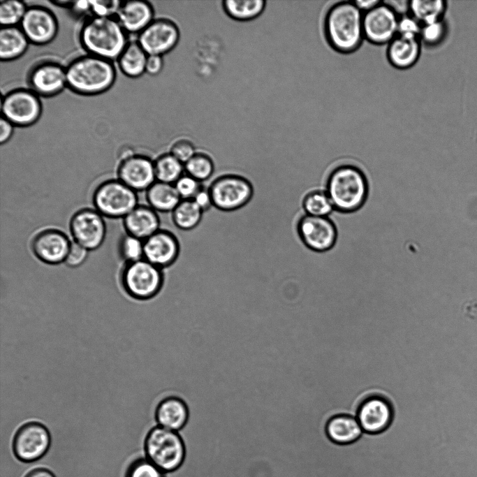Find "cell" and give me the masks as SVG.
I'll list each match as a JSON object with an SVG mask.
<instances>
[{"label": "cell", "mask_w": 477, "mask_h": 477, "mask_svg": "<svg viewBox=\"0 0 477 477\" xmlns=\"http://www.w3.org/2000/svg\"><path fill=\"white\" fill-rule=\"evenodd\" d=\"M325 32L336 50L348 53L358 48L364 37L363 13L353 1H339L328 11Z\"/></svg>", "instance_id": "6da1fadb"}, {"label": "cell", "mask_w": 477, "mask_h": 477, "mask_svg": "<svg viewBox=\"0 0 477 477\" xmlns=\"http://www.w3.org/2000/svg\"><path fill=\"white\" fill-rule=\"evenodd\" d=\"M334 209L340 212H353L360 208L368 193L364 173L357 167L344 165L330 173L326 184Z\"/></svg>", "instance_id": "7a4b0ae2"}, {"label": "cell", "mask_w": 477, "mask_h": 477, "mask_svg": "<svg viewBox=\"0 0 477 477\" xmlns=\"http://www.w3.org/2000/svg\"><path fill=\"white\" fill-rule=\"evenodd\" d=\"M80 41L91 54L108 60L119 58L126 46L124 30L112 17H94L80 32Z\"/></svg>", "instance_id": "3957f363"}, {"label": "cell", "mask_w": 477, "mask_h": 477, "mask_svg": "<svg viewBox=\"0 0 477 477\" xmlns=\"http://www.w3.org/2000/svg\"><path fill=\"white\" fill-rule=\"evenodd\" d=\"M65 70L66 84L82 94L105 91L115 80V69L110 61L92 54L78 58Z\"/></svg>", "instance_id": "277c9868"}, {"label": "cell", "mask_w": 477, "mask_h": 477, "mask_svg": "<svg viewBox=\"0 0 477 477\" xmlns=\"http://www.w3.org/2000/svg\"><path fill=\"white\" fill-rule=\"evenodd\" d=\"M146 458L164 473L179 469L186 458V445L181 434L156 425L147 433Z\"/></svg>", "instance_id": "5b68a950"}, {"label": "cell", "mask_w": 477, "mask_h": 477, "mask_svg": "<svg viewBox=\"0 0 477 477\" xmlns=\"http://www.w3.org/2000/svg\"><path fill=\"white\" fill-rule=\"evenodd\" d=\"M125 293L138 300H149L159 294L164 284L163 270L147 260L125 263L120 275Z\"/></svg>", "instance_id": "8992f818"}, {"label": "cell", "mask_w": 477, "mask_h": 477, "mask_svg": "<svg viewBox=\"0 0 477 477\" xmlns=\"http://www.w3.org/2000/svg\"><path fill=\"white\" fill-rule=\"evenodd\" d=\"M92 202L95 210L110 219H123L138 205L137 192L117 178L99 184Z\"/></svg>", "instance_id": "52a82bcc"}, {"label": "cell", "mask_w": 477, "mask_h": 477, "mask_svg": "<svg viewBox=\"0 0 477 477\" xmlns=\"http://www.w3.org/2000/svg\"><path fill=\"white\" fill-rule=\"evenodd\" d=\"M213 207L223 212L242 208L252 199L254 189L245 177L237 174L221 175L208 186Z\"/></svg>", "instance_id": "ba28073f"}, {"label": "cell", "mask_w": 477, "mask_h": 477, "mask_svg": "<svg viewBox=\"0 0 477 477\" xmlns=\"http://www.w3.org/2000/svg\"><path fill=\"white\" fill-rule=\"evenodd\" d=\"M51 444L49 430L38 421H29L22 425L15 433L12 448L15 456L24 462L41 459Z\"/></svg>", "instance_id": "9c48e42d"}, {"label": "cell", "mask_w": 477, "mask_h": 477, "mask_svg": "<svg viewBox=\"0 0 477 477\" xmlns=\"http://www.w3.org/2000/svg\"><path fill=\"white\" fill-rule=\"evenodd\" d=\"M104 217L96 210L82 208L76 211L69 221V230L73 242L88 251L99 248L106 235Z\"/></svg>", "instance_id": "30bf717a"}, {"label": "cell", "mask_w": 477, "mask_h": 477, "mask_svg": "<svg viewBox=\"0 0 477 477\" xmlns=\"http://www.w3.org/2000/svg\"><path fill=\"white\" fill-rule=\"evenodd\" d=\"M297 232L303 244L316 252L330 250L337 237L336 226L327 217L304 215L298 221Z\"/></svg>", "instance_id": "8fae6325"}, {"label": "cell", "mask_w": 477, "mask_h": 477, "mask_svg": "<svg viewBox=\"0 0 477 477\" xmlns=\"http://www.w3.org/2000/svg\"><path fill=\"white\" fill-rule=\"evenodd\" d=\"M399 16L383 1L363 14L364 37L376 45L388 44L397 35Z\"/></svg>", "instance_id": "7c38bea8"}, {"label": "cell", "mask_w": 477, "mask_h": 477, "mask_svg": "<svg viewBox=\"0 0 477 477\" xmlns=\"http://www.w3.org/2000/svg\"><path fill=\"white\" fill-rule=\"evenodd\" d=\"M179 38V29L174 22L159 19L140 32L138 43L147 55L162 56L175 47Z\"/></svg>", "instance_id": "4fadbf2b"}, {"label": "cell", "mask_w": 477, "mask_h": 477, "mask_svg": "<svg viewBox=\"0 0 477 477\" xmlns=\"http://www.w3.org/2000/svg\"><path fill=\"white\" fill-rule=\"evenodd\" d=\"M1 109L6 119L13 124L24 126L34 123L38 118L41 105L35 94L18 89L4 96Z\"/></svg>", "instance_id": "5bb4252c"}, {"label": "cell", "mask_w": 477, "mask_h": 477, "mask_svg": "<svg viewBox=\"0 0 477 477\" xmlns=\"http://www.w3.org/2000/svg\"><path fill=\"white\" fill-rule=\"evenodd\" d=\"M71 242L63 231L57 228H45L33 237L31 249L41 262L58 265L64 263Z\"/></svg>", "instance_id": "9a60e30c"}, {"label": "cell", "mask_w": 477, "mask_h": 477, "mask_svg": "<svg viewBox=\"0 0 477 477\" xmlns=\"http://www.w3.org/2000/svg\"><path fill=\"white\" fill-rule=\"evenodd\" d=\"M394 416L390 402L381 395L366 398L358 409L356 418L365 433L379 434L386 430Z\"/></svg>", "instance_id": "2e32d148"}, {"label": "cell", "mask_w": 477, "mask_h": 477, "mask_svg": "<svg viewBox=\"0 0 477 477\" xmlns=\"http://www.w3.org/2000/svg\"><path fill=\"white\" fill-rule=\"evenodd\" d=\"M117 179L135 191H147L156 179L154 163L144 155L134 154L121 160Z\"/></svg>", "instance_id": "e0dca14e"}, {"label": "cell", "mask_w": 477, "mask_h": 477, "mask_svg": "<svg viewBox=\"0 0 477 477\" xmlns=\"http://www.w3.org/2000/svg\"><path fill=\"white\" fill-rule=\"evenodd\" d=\"M143 244L144 259L162 270L174 264L179 255V242L168 230H159L143 240Z\"/></svg>", "instance_id": "ac0fdd59"}, {"label": "cell", "mask_w": 477, "mask_h": 477, "mask_svg": "<svg viewBox=\"0 0 477 477\" xmlns=\"http://www.w3.org/2000/svg\"><path fill=\"white\" fill-rule=\"evenodd\" d=\"M20 29L29 41L43 44L54 38L57 26L55 17L50 11L34 6L27 9L20 22Z\"/></svg>", "instance_id": "d6986e66"}, {"label": "cell", "mask_w": 477, "mask_h": 477, "mask_svg": "<svg viewBox=\"0 0 477 477\" xmlns=\"http://www.w3.org/2000/svg\"><path fill=\"white\" fill-rule=\"evenodd\" d=\"M189 416L186 402L175 395L161 399L154 411V420L157 425L178 432L186 427Z\"/></svg>", "instance_id": "ffe728a7"}, {"label": "cell", "mask_w": 477, "mask_h": 477, "mask_svg": "<svg viewBox=\"0 0 477 477\" xmlns=\"http://www.w3.org/2000/svg\"><path fill=\"white\" fill-rule=\"evenodd\" d=\"M123 225L126 233L142 240L161 229L158 212L145 205H138L123 218Z\"/></svg>", "instance_id": "44dd1931"}, {"label": "cell", "mask_w": 477, "mask_h": 477, "mask_svg": "<svg viewBox=\"0 0 477 477\" xmlns=\"http://www.w3.org/2000/svg\"><path fill=\"white\" fill-rule=\"evenodd\" d=\"M29 82L33 89L40 94H54L66 84V70L55 63L41 64L33 69Z\"/></svg>", "instance_id": "7402d4cb"}, {"label": "cell", "mask_w": 477, "mask_h": 477, "mask_svg": "<svg viewBox=\"0 0 477 477\" xmlns=\"http://www.w3.org/2000/svg\"><path fill=\"white\" fill-rule=\"evenodd\" d=\"M117 20L124 31L135 33L142 31L153 20L151 5L144 1H129L122 3Z\"/></svg>", "instance_id": "603a6c76"}, {"label": "cell", "mask_w": 477, "mask_h": 477, "mask_svg": "<svg viewBox=\"0 0 477 477\" xmlns=\"http://www.w3.org/2000/svg\"><path fill=\"white\" fill-rule=\"evenodd\" d=\"M420 50L421 42L419 38L397 35L388 43L387 57L394 67L405 69L416 64L420 57Z\"/></svg>", "instance_id": "cb8c5ba5"}, {"label": "cell", "mask_w": 477, "mask_h": 477, "mask_svg": "<svg viewBox=\"0 0 477 477\" xmlns=\"http://www.w3.org/2000/svg\"><path fill=\"white\" fill-rule=\"evenodd\" d=\"M356 417L339 414L331 418L326 425L329 439L337 444H350L357 441L363 434Z\"/></svg>", "instance_id": "d4e9b609"}, {"label": "cell", "mask_w": 477, "mask_h": 477, "mask_svg": "<svg viewBox=\"0 0 477 477\" xmlns=\"http://www.w3.org/2000/svg\"><path fill=\"white\" fill-rule=\"evenodd\" d=\"M148 205L157 212H172L181 201L174 184L156 181L146 191Z\"/></svg>", "instance_id": "484cf974"}, {"label": "cell", "mask_w": 477, "mask_h": 477, "mask_svg": "<svg viewBox=\"0 0 477 477\" xmlns=\"http://www.w3.org/2000/svg\"><path fill=\"white\" fill-rule=\"evenodd\" d=\"M28 41L20 28L2 27L0 30L1 60H10L20 56L26 50Z\"/></svg>", "instance_id": "4316f807"}, {"label": "cell", "mask_w": 477, "mask_h": 477, "mask_svg": "<svg viewBox=\"0 0 477 477\" xmlns=\"http://www.w3.org/2000/svg\"><path fill=\"white\" fill-rule=\"evenodd\" d=\"M147 56L138 42L131 43L119 57V66L126 75L138 77L145 71Z\"/></svg>", "instance_id": "83f0119b"}, {"label": "cell", "mask_w": 477, "mask_h": 477, "mask_svg": "<svg viewBox=\"0 0 477 477\" xmlns=\"http://www.w3.org/2000/svg\"><path fill=\"white\" fill-rule=\"evenodd\" d=\"M203 211L192 200H181L171 212L175 226L182 230H191L198 226Z\"/></svg>", "instance_id": "f1b7e54d"}, {"label": "cell", "mask_w": 477, "mask_h": 477, "mask_svg": "<svg viewBox=\"0 0 477 477\" xmlns=\"http://www.w3.org/2000/svg\"><path fill=\"white\" fill-rule=\"evenodd\" d=\"M446 1L442 0L409 1V13L421 25L442 20L446 10Z\"/></svg>", "instance_id": "f546056e"}, {"label": "cell", "mask_w": 477, "mask_h": 477, "mask_svg": "<svg viewBox=\"0 0 477 477\" xmlns=\"http://www.w3.org/2000/svg\"><path fill=\"white\" fill-rule=\"evenodd\" d=\"M265 7L263 0H226L223 2L225 12L237 20H250L259 16Z\"/></svg>", "instance_id": "4dcf8cb0"}, {"label": "cell", "mask_w": 477, "mask_h": 477, "mask_svg": "<svg viewBox=\"0 0 477 477\" xmlns=\"http://www.w3.org/2000/svg\"><path fill=\"white\" fill-rule=\"evenodd\" d=\"M154 163L156 181L174 184L184 174V165L170 153L159 156Z\"/></svg>", "instance_id": "1f68e13d"}, {"label": "cell", "mask_w": 477, "mask_h": 477, "mask_svg": "<svg viewBox=\"0 0 477 477\" xmlns=\"http://www.w3.org/2000/svg\"><path fill=\"white\" fill-rule=\"evenodd\" d=\"M214 171V164L210 156L204 153H196L184 164V173L200 182L209 179Z\"/></svg>", "instance_id": "d6a6232c"}, {"label": "cell", "mask_w": 477, "mask_h": 477, "mask_svg": "<svg viewBox=\"0 0 477 477\" xmlns=\"http://www.w3.org/2000/svg\"><path fill=\"white\" fill-rule=\"evenodd\" d=\"M302 207L306 214L315 217H327L334 209L327 193L321 191H311L306 195Z\"/></svg>", "instance_id": "836d02e7"}, {"label": "cell", "mask_w": 477, "mask_h": 477, "mask_svg": "<svg viewBox=\"0 0 477 477\" xmlns=\"http://www.w3.org/2000/svg\"><path fill=\"white\" fill-rule=\"evenodd\" d=\"M118 249L126 263L144 258L143 240L128 233L120 239Z\"/></svg>", "instance_id": "e575fe53"}, {"label": "cell", "mask_w": 477, "mask_h": 477, "mask_svg": "<svg viewBox=\"0 0 477 477\" xmlns=\"http://www.w3.org/2000/svg\"><path fill=\"white\" fill-rule=\"evenodd\" d=\"M27 8L23 2L16 0L1 1L0 4V22L3 27H15L20 23Z\"/></svg>", "instance_id": "d590c367"}, {"label": "cell", "mask_w": 477, "mask_h": 477, "mask_svg": "<svg viewBox=\"0 0 477 477\" xmlns=\"http://www.w3.org/2000/svg\"><path fill=\"white\" fill-rule=\"evenodd\" d=\"M125 477H166V474L147 458H140L129 466Z\"/></svg>", "instance_id": "8d00e7d4"}, {"label": "cell", "mask_w": 477, "mask_h": 477, "mask_svg": "<svg viewBox=\"0 0 477 477\" xmlns=\"http://www.w3.org/2000/svg\"><path fill=\"white\" fill-rule=\"evenodd\" d=\"M445 34V26L442 20L430 24H423L419 38L428 45H434L440 43Z\"/></svg>", "instance_id": "74e56055"}, {"label": "cell", "mask_w": 477, "mask_h": 477, "mask_svg": "<svg viewBox=\"0 0 477 477\" xmlns=\"http://www.w3.org/2000/svg\"><path fill=\"white\" fill-rule=\"evenodd\" d=\"M174 186L182 200L193 199L203 186L192 177L184 173L174 184Z\"/></svg>", "instance_id": "f35d334b"}, {"label": "cell", "mask_w": 477, "mask_h": 477, "mask_svg": "<svg viewBox=\"0 0 477 477\" xmlns=\"http://www.w3.org/2000/svg\"><path fill=\"white\" fill-rule=\"evenodd\" d=\"M421 24L409 14L400 16L397 26V35L419 38Z\"/></svg>", "instance_id": "ab89813d"}, {"label": "cell", "mask_w": 477, "mask_h": 477, "mask_svg": "<svg viewBox=\"0 0 477 477\" xmlns=\"http://www.w3.org/2000/svg\"><path fill=\"white\" fill-rule=\"evenodd\" d=\"M122 2L119 1H90L89 12L94 14V17H111L117 14Z\"/></svg>", "instance_id": "60d3db41"}, {"label": "cell", "mask_w": 477, "mask_h": 477, "mask_svg": "<svg viewBox=\"0 0 477 477\" xmlns=\"http://www.w3.org/2000/svg\"><path fill=\"white\" fill-rule=\"evenodd\" d=\"M170 153L184 165L196 152L190 141L179 140L172 145Z\"/></svg>", "instance_id": "b9f144b4"}, {"label": "cell", "mask_w": 477, "mask_h": 477, "mask_svg": "<svg viewBox=\"0 0 477 477\" xmlns=\"http://www.w3.org/2000/svg\"><path fill=\"white\" fill-rule=\"evenodd\" d=\"M89 251L75 242H72L64 263L70 267H77L86 260Z\"/></svg>", "instance_id": "7bdbcfd3"}, {"label": "cell", "mask_w": 477, "mask_h": 477, "mask_svg": "<svg viewBox=\"0 0 477 477\" xmlns=\"http://www.w3.org/2000/svg\"><path fill=\"white\" fill-rule=\"evenodd\" d=\"M192 200L203 212L213 207L212 199L208 187L202 186Z\"/></svg>", "instance_id": "ee69618b"}, {"label": "cell", "mask_w": 477, "mask_h": 477, "mask_svg": "<svg viewBox=\"0 0 477 477\" xmlns=\"http://www.w3.org/2000/svg\"><path fill=\"white\" fill-rule=\"evenodd\" d=\"M163 67V60L161 56L158 55H148L145 71L151 75H156L159 73Z\"/></svg>", "instance_id": "f6af8a7d"}, {"label": "cell", "mask_w": 477, "mask_h": 477, "mask_svg": "<svg viewBox=\"0 0 477 477\" xmlns=\"http://www.w3.org/2000/svg\"><path fill=\"white\" fill-rule=\"evenodd\" d=\"M386 4L390 7L399 17L409 14V1H383Z\"/></svg>", "instance_id": "bcb514c9"}, {"label": "cell", "mask_w": 477, "mask_h": 477, "mask_svg": "<svg viewBox=\"0 0 477 477\" xmlns=\"http://www.w3.org/2000/svg\"><path fill=\"white\" fill-rule=\"evenodd\" d=\"M13 133V124L1 117L0 120V142L1 144L9 140Z\"/></svg>", "instance_id": "7dc6e473"}, {"label": "cell", "mask_w": 477, "mask_h": 477, "mask_svg": "<svg viewBox=\"0 0 477 477\" xmlns=\"http://www.w3.org/2000/svg\"><path fill=\"white\" fill-rule=\"evenodd\" d=\"M355 5L358 8V9L364 14L377 6L381 3V1L379 0H367L361 1L356 0L353 1Z\"/></svg>", "instance_id": "c3c4849f"}, {"label": "cell", "mask_w": 477, "mask_h": 477, "mask_svg": "<svg viewBox=\"0 0 477 477\" xmlns=\"http://www.w3.org/2000/svg\"><path fill=\"white\" fill-rule=\"evenodd\" d=\"M24 477H56L54 474L45 468H36L28 472Z\"/></svg>", "instance_id": "681fc988"}, {"label": "cell", "mask_w": 477, "mask_h": 477, "mask_svg": "<svg viewBox=\"0 0 477 477\" xmlns=\"http://www.w3.org/2000/svg\"><path fill=\"white\" fill-rule=\"evenodd\" d=\"M186 316H187V315H186ZM187 318H188V317H187ZM188 320H189V319H188ZM189 324H190V323H189ZM190 326H191V325H190ZM191 330H192V329H191ZM192 332H193V331H192Z\"/></svg>", "instance_id": "f907efd6"}]
</instances>
